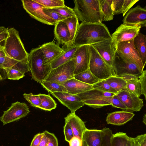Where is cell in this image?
I'll return each mask as SVG.
<instances>
[{"instance_id":"obj_10","label":"cell","mask_w":146,"mask_h":146,"mask_svg":"<svg viewBox=\"0 0 146 146\" xmlns=\"http://www.w3.org/2000/svg\"><path fill=\"white\" fill-rule=\"evenodd\" d=\"M24 9L33 18L44 24L54 25L56 23L46 15L44 12V7L33 0L21 1Z\"/></svg>"},{"instance_id":"obj_35","label":"cell","mask_w":146,"mask_h":146,"mask_svg":"<svg viewBox=\"0 0 146 146\" xmlns=\"http://www.w3.org/2000/svg\"><path fill=\"white\" fill-rule=\"evenodd\" d=\"M40 5L44 8L53 9L65 6L63 0H33Z\"/></svg>"},{"instance_id":"obj_57","label":"cell","mask_w":146,"mask_h":146,"mask_svg":"<svg viewBox=\"0 0 146 146\" xmlns=\"http://www.w3.org/2000/svg\"><path fill=\"white\" fill-rule=\"evenodd\" d=\"M82 146H88V145L84 141H82Z\"/></svg>"},{"instance_id":"obj_24","label":"cell","mask_w":146,"mask_h":146,"mask_svg":"<svg viewBox=\"0 0 146 146\" xmlns=\"http://www.w3.org/2000/svg\"><path fill=\"white\" fill-rule=\"evenodd\" d=\"M82 140L88 146H102L101 130L87 129L83 134Z\"/></svg>"},{"instance_id":"obj_47","label":"cell","mask_w":146,"mask_h":146,"mask_svg":"<svg viewBox=\"0 0 146 146\" xmlns=\"http://www.w3.org/2000/svg\"><path fill=\"white\" fill-rule=\"evenodd\" d=\"M139 146H146V134L138 135L134 138Z\"/></svg>"},{"instance_id":"obj_49","label":"cell","mask_w":146,"mask_h":146,"mask_svg":"<svg viewBox=\"0 0 146 146\" xmlns=\"http://www.w3.org/2000/svg\"><path fill=\"white\" fill-rule=\"evenodd\" d=\"M68 143L70 146H82V140L77 137L74 136Z\"/></svg>"},{"instance_id":"obj_53","label":"cell","mask_w":146,"mask_h":146,"mask_svg":"<svg viewBox=\"0 0 146 146\" xmlns=\"http://www.w3.org/2000/svg\"><path fill=\"white\" fill-rule=\"evenodd\" d=\"M104 96L108 97H111L115 94H116L113 93L109 92H104Z\"/></svg>"},{"instance_id":"obj_3","label":"cell","mask_w":146,"mask_h":146,"mask_svg":"<svg viewBox=\"0 0 146 146\" xmlns=\"http://www.w3.org/2000/svg\"><path fill=\"white\" fill-rule=\"evenodd\" d=\"M8 36L4 41L3 50L6 56L17 61L28 59L26 51L20 38L18 31L13 27L8 29Z\"/></svg>"},{"instance_id":"obj_17","label":"cell","mask_w":146,"mask_h":146,"mask_svg":"<svg viewBox=\"0 0 146 146\" xmlns=\"http://www.w3.org/2000/svg\"><path fill=\"white\" fill-rule=\"evenodd\" d=\"M116 95L127 108L129 111H139L144 105L142 99L125 89L117 92Z\"/></svg>"},{"instance_id":"obj_18","label":"cell","mask_w":146,"mask_h":146,"mask_svg":"<svg viewBox=\"0 0 146 146\" xmlns=\"http://www.w3.org/2000/svg\"><path fill=\"white\" fill-rule=\"evenodd\" d=\"M39 48L43 54L44 64L50 65L64 51V49L53 42L44 43Z\"/></svg>"},{"instance_id":"obj_51","label":"cell","mask_w":146,"mask_h":146,"mask_svg":"<svg viewBox=\"0 0 146 146\" xmlns=\"http://www.w3.org/2000/svg\"><path fill=\"white\" fill-rule=\"evenodd\" d=\"M43 135L38 146H47L48 139L43 133Z\"/></svg>"},{"instance_id":"obj_33","label":"cell","mask_w":146,"mask_h":146,"mask_svg":"<svg viewBox=\"0 0 146 146\" xmlns=\"http://www.w3.org/2000/svg\"><path fill=\"white\" fill-rule=\"evenodd\" d=\"M40 84L49 93L67 92L66 88L64 86L56 82L44 81Z\"/></svg>"},{"instance_id":"obj_29","label":"cell","mask_w":146,"mask_h":146,"mask_svg":"<svg viewBox=\"0 0 146 146\" xmlns=\"http://www.w3.org/2000/svg\"><path fill=\"white\" fill-rule=\"evenodd\" d=\"M74 78L86 84L92 85L101 81L94 76L89 68L87 70L75 74Z\"/></svg>"},{"instance_id":"obj_13","label":"cell","mask_w":146,"mask_h":146,"mask_svg":"<svg viewBox=\"0 0 146 146\" xmlns=\"http://www.w3.org/2000/svg\"><path fill=\"white\" fill-rule=\"evenodd\" d=\"M91 45L113 70V59L116 48L113 43L111 37Z\"/></svg>"},{"instance_id":"obj_2","label":"cell","mask_w":146,"mask_h":146,"mask_svg":"<svg viewBox=\"0 0 146 146\" xmlns=\"http://www.w3.org/2000/svg\"><path fill=\"white\" fill-rule=\"evenodd\" d=\"M73 9L82 22L102 23L103 17L99 0H74Z\"/></svg>"},{"instance_id":"obj_25","label":"cell","mask_w":146,"mask_h":146,"mask_svg":"<svg viewBox=\"0 0 146 146\" xmlns=\"http://www.w3.org/2000/svg\"><path fill=\"white\" fill-rule=\"evenodd\" d=\"M78 47L72 45L64 49L62 54L50 64L52 69L55 68L73 59Z\"/></svg>"},{"instance_id":"obj_39","label":"cell","mask_w":146,"mask_h":146,"mask_svg":"<svg viewBox=\"0 0 146 146\" xmlns=\"http://www.w3.org/2000/svg\"><path fill=\"white\" fill-rule=\"evenodd\" d=\"M19 61L7 56L0 58V68L5 69L13 67Z\"/></svg>"},{"instance_id":"obj_30","label":"cell","mask_w":146,"mask_h":146,"mask_svg":"<svg viewBox=\"0 0 146 146\" xmlns=\"http://www.w3.org/2000/svg\"><path fill=\"white\" fill-rule=\"evenodd\" d=\"M41 104L39 108L47 111L55 109L57 104L53 98L48 94H39Z\"/></svg>"},{"instance_id":"obj_42","label":"cell","mask_w":146,"mask_h":146,"mask_svg":"<svg viewBox=\"0 0 146 146\" xmlns=\"http://www.w3.org/2000/svg\"><path fill=\"white\" fill-rule=\"evenodd\" d=\"M111 105L113 107L121 109L123 110L128 111L127 108L124 105L116 94L111 98Z\"/></svg>"},{"instance_id":"obj_32","label":"cell","mask_w":146,"mask_h":146,"mask_svg":"<svg viewBox=\"0 0 146 146\" xmlns=\"http://www.w3.org/2000/svg\"><path fill=\"white\" fill-rule=\"evenodd\" d=\"M63 22L68 27L70 34V41L72 45V42L79 26L78 19L76 16L66 18Z\"/></svg>"},{"instance_id":"obj_31","label":"cell","mask_w":146,"mask_h":146,"mask_svg":"<svg viewBox=\"0 0 146 146\" xmlns=\"http://www.w3.org/2000/svg\"><path fill=\"white\" fill-rule=\"evenodd\" d=\"M104 80L117 92L125 89L127 84L126 81L122 77L112 76Z\"/></svg>"},{"instance_id":"obj_14","label":"cell","mask_w":146,"mask_h":146,"mask_svg":"<svg viewBox=\"0 0 146 146\" xmlns=\"http://www.w3.org/2000/svg\"><path fill=\"white\" fill-rule=\"evenodd\" d=\"M90 53L89 45L78 46L74 56L75 60L74 74H76L89 68Z\"/></svg>"},{"instance_id":"obj_26","label":"cell","mask_w":146,"mask_h":146,"mask_svg":"<svg viewBox=\"0 0 146 146\" xmlns=\"http://www.w3.org/2000/svg\"><path fill=\"white\" fill-rule=\"evenodd\" d=\"M133 43L144 67L146 62V36L139 33L133 39Z\"/></svg>"},{"instance_id":"obj_37","label":"cell","mask_w":146,"mask_h":146,"mask_svg":"<svg viewBox=\"0 0 146 146\" xmlns=\"http://www.w3.org/2000/svg\"><path fill=\"white\" fill-rule=\"evenodd\" d=\"M51 9L66 18L76 16L73 9L66 5Z\"/></svg>"},{"instance_id":"obj_23","label":"cell","mask_w":146,"mask_h":146,"mask_svg":"<svg viewBox=\"0 0 146 146\" xmlns=\"http://www.w3.org/2000/svg\"><path fill=\"white\" fill-rule=\"evenodd\" d=\"M62 85L66 88L67 92L75 95H77L93 89L92 85L83 83L74 78L67 81Z\"/></svg>"},{"instance_id":"obj_22","label":"cell","mask_w":146,"mask_h":146,"mask_svg":"<svg viewBox=\"0 0 146 146\" xmlns=\"http://www.w3.org/2000/svg\"><path fill=\"white\" fill-rule=\"evenodd\" d=\"M54 33L55 38L60 44L67 47L72 45L70 33L66 25L63 21L56 23L54 25Z\"/></svg>"},{"instance_id":"obj_43","label":"cell","mask_w":146,"mask_h":146,"mask_svg":"<svg viewBox=\"0 0 146 146\" xmlns=\"http://www.w3.org/2000/svg\"><path fill=\"white\" fill-rule=\"evenodd\" d=\"M141 88V94L145 96L146 99V70H143L141 74L138 77Z\"/></svg>"},{"instance_id":"obj_58","label":"cell","mask_w":146,"mask_h":146,"mask_svg":"<svg viewBox=\"0 0 146 146\" xmlns=\"http://www.w3.org/2000/svg\"><path fill=\"white\" fill-rule=\"evenodd\" d=\"M1 43H0V49H3V48L4 44L2 45V44H1Z\"/></svg>"},{"instance_id":"obj_8","label":"cell","mask_w":146,"mask_h":146,"mask_svg":"<svg viewBox=\"0 0 146 146\" xmlns=\"http://www.w3.org/2000/svg\"><path fill=\"white\" fill-rule=\"evenodd\" d=\"M86 105L95 109L111 105V97L104 96V92L93 89L77 94Z\"/></svg>"},{"instance_id":"obj_56","label":"cell","mask_w":146,"mask_h":146,"mask_svg":"<svg viewBox=\"0 0 146 146\" xmlns=\"http://www.w3.org/2000/svg\"><path fill=\"white\" fill-rule=\"evenodd\" d=\"M143 123L145 125H146V114H145L144 115L143 119Z\"/></svg>"},{"instance_id":"obj_15","label":"cell","mask_w":146,"mask_h":146,"mask_svg":"<svg viewBox=\"0 0 146 146\" xmlns=\"http://www.w3.org/2000/svg\"><path fill=\"white\" fill-rule=\"evenodd\" d=\"M116 49L141 70H143L144 67L139 54L134 46L133 39L120 42L117 44Z\"/></svg>"},{"instance_id":"obj_48","label":"cell","mask_w":146,"mask_h":146,"mask_svg":"<svg viewBox=\"0 0 146 146\" xmlns=\"http://www.w3.org/2000/svg\"><path fill=\"white\" fill-rule=\"evenodd\" d=\"M43 133H39L34 137L30 146H38L43 135Z\"/></svg>"},{"instance_id":"obj_27","label":"cell","mask_w":146,"mask_h":146,"mask_svg":"<svg viewBox=\"0 0 146 146\" xmlns=\"http://www.w3.org/2000/svg\"><path fill=\"white\" fill-rule=\"evenodd\" d=\"M122 77L126 81L125 90L138 97L141 94V88L138 78L134 76L127 75Z\"/></svg>"},{"instance_id":"obj_21","label":"cell","mask_w":146,"mask_h":146,"mask_svg":"<svg viewBox=\"0 0 146 146\" xmlns=\"http://www.w3.org/2000/svg\"><path fill=\"white\" fill-rule=\"evenodd\" d=\"M65 121L68 122L73 131L74 136L82 140V136L87 129L83 121L75 113H70L64 117Z\"/></svg>"},{"instance_id":"obj_20","label":"cell","mask_w":146,"mask_h":146,"mask_svg":"<svg viewBox=\"0 0 146 146\" xmlns=\"http://www.w3.org/2000/svg\"><path fill=\"white\" fill-rule=\"evenodd\" d=\"M4 70L8 79L18 80L24 76L25 73L30 71L28 59L19 62L11 68Z\"/></svg>"},{"instance_id":"obj_41","label":"cell","mask_w":146,"mask_h":146,"mask_svg":"<svg viewBox=\"0 0 146 146\" xmlns=\"http://www.w3.org/2000/svg\"><path fill=\"white\" fill-rule=\"evenodd\" d=\"M43 10L45 13L52 19L56 23L58 22L63 21L66 19L51 9L44 8Z\"/></svg>"},{"instance_id":"obj_6","label":"cell","mask_w":146,"mask_h":146,"mask_svg":"<svg viewBox=\"0 0 146 146\" xmlns=\"http://www.w3.org/2000/svg\"><path fill=\"white\" fill-rule=\"evenodd\" d=\"M89 46L90 53L89 68L92 73L101 80L115 76L111 68L94 48L91 45Z\"/></svg>"},{"instance_id":"obj_52","label":"cell","mask_w":146,"mask_h":146,"mask_svg":"<svg viewBox=\"0 0 146 146\" xmlns=\"http://www.w3.org/2000/svg\"><path fill=\"white\" fill-rule=\"evenodd\" d=\"M8 30L0 33V43L4 41L8 36Z\"/></svg>"},{"instance_id":"obj_54","label":"cell","mask_w":146,"mask_h":146,"mask_svg":"<svg viewBox=\"0 0 146 146\" xmlns=\"http://www.w3.org/2000/svg\"><path fill=\"white\" fill-rule=\"evenodd\" d=\"M8 29V28H6L4 26L0 27V33H2Z\"/></svg>"},{"instance_id":"obj_1","label":"cell","mask_w":146,"mask_h":146,"mask_svg":"<svg viewBox=\"0 0 146 146\" xmlns=\"http://www.w3.org/2000/svg\"><path fill=\"white\" fill-rule=\"evenodd\" d=\"M111 37L107 27L102 23L82 22L79 25L72 45H90Z\"/></svg>"},{"instance_id":"obj_34","label":"cell","mask_w":146,"mask_h":146,"mask_svg":"<svg viewBox=\"0 0 146 146\" xmlns=\"http://www.w3.org/2000/svg\"><path fill=\"white\" fill-rule=\"evenodd\" d=\"M128 137L126 133L122 132L113 134L111 139V146H127Z\"/></svg>"},{"instance_id":"obj_44","label":"cell","mask_w":146,"mask_h":146,"mask_svg":"<svg viewBox=\"0 0 146 146\" xmlns=\"http://www.w3.org/2000/svg\"><path fill=\"white\" fill-rule=\"evenodd\" d=\"M65 124L64 127V132L65 140L68 142L74 137L73 131L69 123L65 121Z\"/></svg>"},{"instance_id":"obj_11","label":"cell","mask_w":146,"mask_h":146,"mask_svg":"<svg viewBox=\"0 0 146 146\" xmlns=\"http://www.w3.org/2000/svg\"><path fill=\"white\" fill-rule=\"evenodd\" d=\"M141 27L121 24L111 35L112 42L117 49L120 42L133 39L139 33Z\"/></svg>"},{"instance_id":"obj_7","label":"cell","mask_w":146,"mask_h":146,"mask_svg":"<svg viewBox=\"0 0 146 146\" xmlns=\"http://www.w3.org/2000/svg\"><path fill=\"white\" fill-rule=\"evenodd\" d=\"M74 69L75 60L73 58L55 68L52 69L44 81L55 82L62 85L67 81L74 78Z\"/></svg>"},{"instance_id":"obj_5","label":"cell","mask_w":146,"mask_h":146,"mask_svg":"<svg viewBox=\"0 0 146 146\" xmlns=\"http://www.w3.org/2000/svg\"><path fill=\"white\" fill-rule=\"evenodd\" d=\"M112 68L114 76L120 77L131 75L138 78L143 71L117 49L113 57Z\"/></svg>"},{"instance_id":"obj_50","label":"cell","mask_w":146,"mask_h":146,"mask_svg":"<svg viewBox=\"0 0 146 146\" xmlns=\"http://www.w3.org/2000/svg\"><path fill=\"white\" fill-rule=\"evenodd\" d=\"M127 146H139L134 138L128 137L127 143Z\"/></svg>"},{"instance_id":"obj_55","label":"cell","mask_w":146,"mask_h":146,"mask_svg":"<svg viewBox=\"0 0 146 146\" xmlns=\"http://www.w3.org/2000/svg\"><path fill=\"white\" fill-rule=\"evenodd\" d=\"M6 56L3 49H0V58Z\"/></svg>"},{"instance_id":"obj_12","label":"cell","mask_w":146,"mask_h":146,"mask_svg":"<svg viewBox=\"0 0 146 146\" xmlns=\"http://www.w3.org/2000/svg\"><path fill=\"white\" fill-rule=\"evenodd\" d=\"M124 25L131 26L145 27L146 25V7L139 5L129 10L123 20Z\"/></svg>"},{"instance_id":"obj_38","label":"cell","mask_w":146,"mask_h":146,"mask_svg":"<svg viewBox=\"0 0 146 146\" xmlns=\"http://www.w3.org/2000/svg\"><path fill=\"white\" fill-rule=\"evenodd\" d=\"M23 97L33 107L39 108L41 104V100L38 94H33L31 93L29 94L24 93Z\"/></svg>"},{"instance_id":"obj_46","label":"cell","mask_w":146,"mask_h":146,"mask_svg":"<svg viewBox=\"0 0 146 146\" xmlns=\"http://www.w3.org/2000/svg\"><path fill=\"white\" fill-rule=\"evenodd\" d=\"M139 0H124L123 5V16L124 17L130 8Z\"/></svg>"},{"instance_id":"obj_40","label":"cell","mask_w":146,"mask_h":146,"mask_svg":"<svg viewBox=\"0 0 146 146\" xmlns=\"http://www.w3.org/2000/svg\"><path fill=\"white\" fill-rule=\"evenodd\" d=\"M124 0H113L111 8L114 15L122 13Z\"/></svg>"},{"instance_id":"obj_4","label":"cell","mask_w":146,"mask_h":146,"mask_svg":"<svg viewBox=\"0 0 146 146\" xmlns=\"http://www.w3.org/2000/svg\"><path fill=\"white\" fill-rule=\"evenodd\" d=\"M28 60L32 79L40 84L51 71L50 65L43 64V54L39 47L31 50L29 54Z\"/></svg>"},{"instance_id":"obj_16","label":"cell","mask_w":146,"mask_h":146,"mask_svg":"<svg viewBox=\"0 0 146 146\" xmlns=\"http://www.w3.org/2000/svg\"><path fill=\"white\" fill-rule=\"evenodd\" d=\"M63 105L70 110L72 113H75L78 109L83 106L84 104L77 95L67 92H50Z\"/></svg>"},{"instance_id":"obj_45","label":"cell","mask_w":146,"mask_h":146,"mask_svg":"<svg viewBox=\"0 0 146 146\" xmlns=\"http://www.w3.org/2000/svg\"><path fill=\"white\" fill-rule=\"evenodd\" d=\"M48 139L47 146H58L57 139L54 134L45 130L43 132Z\"/></svg>"},{"instance_id":"obj_9","label":"cell","mask_w":146,"mask_h":146,"mask_svg":"<svg viewBox=\"0 0 146 146\" xmlns=\"http://www.w3.org/2000/svg\"><path fill=\"white\" fill-rule=\"evenodd\" d=\"M30 112L29 107L26 103L17 101L4 111L2 115L0 117V120L4 125L25 117Z\"/></svg>"},{"instance_id":"obj_59","label":"cell","mask_w":146,"mask_h":146,"mask_svg":"<svg viewBox=\"0 0 146 146\" xmlns=\"http://www.w3.org/2000/svg\"><path fill=\"white\" fill-rule=\"evenodd\" d=\"M3 79V78L1 76L0 74V80H2Z\"/></svg>"},{"instance_id":"obj_19","label":"cell","mask_w":146,"mask_h":146,"mask_svg":"<svg viewBox=\"0 0 146 146\" xmlns=\"http://www.w3.org/2000/svg\"><path fill=\"white\" fill-rule=\"evenodd\" d=\"M135 114L126 111H116L108 113L106 117L107 123L115 125L124 124L132 120Z\"/></svg>"},{"instance_id":"obj_36","label":"cell","mask_w":146,"mask_h":146,"mask_svg":"<svg viewBox=\"0 0 146 146\" xmlns=\"http://www.w3.org/2000/svg\"><path fill=\"white\" fill-rule=\"evenodd\" d=\"M93 89L104 92H109L116 94L117 92L112 88L105 80H101L92 85Z\"/></svg>"},{"instance_id":"obj_28","label":"cell","mask_w":146,"mask_h":146,"mask_svg":"<svg viewBox=\"0 0 146 146\" xmlns=\"http://www.w3.org/2000/svg\"><path fill=\"white\" fill-rule=\"evenodd\" d=\"M112 0H99L103 21H108L113 19L114 15L111 7Z\"/></svg>"}]
</instances>
